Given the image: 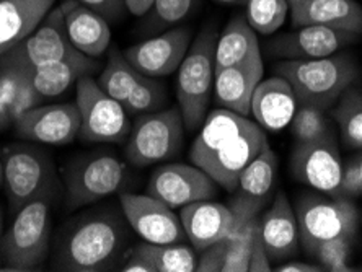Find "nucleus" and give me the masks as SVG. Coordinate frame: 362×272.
Returning <instances> with one entry per match:
<instances>
[{"label":"nucleus","instance_id":"obj_35","mask_svg":"<svg viewBox=\"0 0 362 272\" xmlns=\"http://www.w3.org/2000/svg\"><path fill=\"white\" fill-rule=\"evenodd\" d=\"M165 103V87L158 78L142 76L124 101V108L129 114H147L157 111Z\"/></svg>","mask_w":362,"mask_h":272},{"label":"nucleus","instance_id":"obj_24","mask_svg":"<svg viewBox=\"0 0 362 272\" xmlns=\"http://www.w3.org/2000/svg\"><path fill=\"white\" fill-rule=\"evenodd\" d=\"M100 69L97 59L83 56L76 51L57 61L42 64L26 73L42 100L59 97L85 76H92Z\"/></svg>","mask_w":362,"mask_h":272},{"label":"nucleus","instance_id":"obj_5","mask_svg":"<svg viewBox=\"0 0 362 272\" xmlns=\"http://www.w3.org/2000/svg\"><path fill=\"white\" fill-rule=\"evenodd\" d=\"M51 199H36L15 212L8 230L2 235L0 254L7 271H36L51 252Z\"/></svg>","mask_w":362,"mask_h":272},{"label":"nucleus","instance_id":"obj_9","mask_svg":"<svg viewBox=\"0 0 362 272\" xmlns=\"http://www.w3.org/2000/svg\"><path fill=\"white\" fill-rule=\"evenodd\" d=\"M126 181V163L113 153H85L72 160L64 175L69 209L95 204L101 199L121 193Z\"/></svg>","mask_w":362,"mask_h":272},{"label":"nucleus","instance_id":"obj_6","mask_svg":"<svg viewBox=\"0 0 362 272\" xmlns=\"http://www.w3.org/2000/svg\"><path fill=\"white\" fill-rule=\"evenodd\" d=\"M5 196L13 212L36 199H51L56 189V168L46 152L28 143L5 148L2 160Z\"/></svg>","mask_w":362,"mask_h":272},{"label":"nucleus","instance_id":"obj_7","mask_svg":"<svg viewBox=\"0 0 362 272\" xmlns=\"http://www.w3.org/2000/svg\"><path fill=\"white\" fill-rule=\"evenodd\" d=\"M185 129L180 108L142 114L129 132L124 148L126 160L132 167L142 168L177 157L183 146Z\"/></svg>","mask_w":362,"mask_h":272},{"label":"nucleus","instance_id":"obj_37","mask_svg":"<svg viewBox=\"0 0 362 272\" xmlns=\"http://www.w3.org/2000/svg\"><path fill=\"white\" fill-rule=\"evenodd\" d=\"M226 252L227 237L201 252V256H198V264H196V272H222Z\"/></svg>","mask_w":362,"mask_h":272},{"label":"nucleus","instance_id":"obj_10","mask_svg":"<svg viewBox=\"0 0 362 272\" xmlns=\"http://www.w3.org/2000/svg\"><path fill=\"white\" fill-rule=\"evenodd\" d=\"M76 105L81 113V136L87 142H121L131 132L124 105L100 88L92 76L77 82Z\"/></svg>","mask_w":362,"mask_h":272},{"label":"nucleus","instance_id":"obj_36","mask_svg":"<svg viewBox=\"0 0 362 272\" xmlns=\"http://www.w3.org/2000/svg\"><path fill=\"white\" fill-rule=\"evenodd\" d=\"M351 242H353V240L339 238V240H332V242L322 243L312 256L318 261V264H320L325 271H332V272L353 271V268H351L348 263L349 254H351Z\"/></svg>","mask_w":362,"mask_h":272},{"label":"nucleus","instance_id":"obj_15","mask_svg":"<svg viewBox=\"0 0 362 272\" xmlns=\"http://www.w3.org/2000/svg\"><path fill=\"white\" fill-rule=\"evenodd\" d=\"M193 33L188 26H173L127 47L124 56L142 76L160 78L178 71L189 49Z\"/></svg>","mask_w":362,"mask_h":272},{"label":"nucleus","instance_id":"obj_33","mask_svg":"<svg viewBox=\"0 0 362 272\" xmlns=\"http://www.w3.org/2000/svg\"><path fill=\"white\" fill-rule=\"evenodd\" d=\"M245 18L257 35H274L289 15V0H245Z\"/></svg>","mask_w":362,"mask_h":272},{"label":"nucleus","instance_id":"obj_4","mask_svg":"<svg viewBox=\"0 0 362 272\" xmlns=\"http://www.w3.org/2000/svg\"><path fill=\"white\" fill-rule=\"evenodd\" d=\"M217 38L219 35L214 26H204L191 41L189 49L178 67L177 100L188 131L201 127L209 110L214 93Z\"/></svg>","mask_w":362,"mask_h":272},{"label":"nucleus","instance_id":"obj_18","mask_svg":"<svg viewBox=\"0 0 362 272\" xmlns=\"http://www.w3.org/2000/svg\"><path fill=\"white\" fill-rule=\"evenodd\" d=\"M59 8L74 49L93 59H98L110 49L111 28L103 15L77 0H64Z\"/></svg>","mask_w":362,"mask_h":272},{"label":"nucleus","instance_id":"obj_1","mask_svg":"<svg viewBox=\"0 0 362 272\" xmlns=\"http://www.w3.org/2000/svg\"><path fill=\"white\" fill-rule=\"evenodd\" d=\"M264 131L247 116L217 108L207 113L189 158L226 191H237L245 167L268 147Z\"/></svg>","mask_w":362,"mask_h":272},{"label":"nucleus","instance_id":"obj_32","mask_svg":"<svg viewBox=\"0 0 362 272\" xmlns=\"http://www.w3.org/2000/svg\"><path fill=\"white\" fill-rule=\"evenodd\" d=\"M196 0H156L141 25L142 35H158L185 21L193 12Z\"/></svg>","mask_w":362,"mask_h":272},{"label":"nucleus","instance_id":"obj_40","mask_svg":"<svg viewBox=\"0 0 362 272\" xmlns=\"http://www.w3.org/2000/svg\"><path fill=\"white\" fill-rule=\"evenodd\" d=\"M273 271V261L269 259L268 253H266V248L262 242V237H259V228L257 232V238H255L252 256H250V264H248V272H271Z\"/></svg>","mask_w":362,"mask_h":272},{"label":"nucleus","instance_id":"obj_2","mask_svg":"<svg viewBox=\"0 0 362 272\" xmlns=\"http://www.w3.org/2000/svg\"><path fill=\"white\" fill-rule=\"evenodd\" d=\"M126 243L121 218L108 209L85 211L61 228L54 244L56 271L100 272L115 268Z\"/></svg>","mask_w":362,"mask_h":272},{"label":"nucleus","instance_id":"obj_39","mask_svg":"<svg viewBox=\"0 0 362 272\" xmlns=\"http://www.w3.org/2000/svg\"><path fill=\"white\" fill-rule=\"evenodd\" d=\"M77 2L87 5L88 8L103 15L108 21H118L127 12L124 0H77Z\"/></svg>","mask_w":362,"mask_h":272},{"label":"nucleus","instance_id":"obj_16","mask_svg":"<svg viewBox=\"0 0 362 272\" xmlns=\"http://www.w3.org/2000/svg\"><path fill=\"white\" fill-rule=\"evenodd\" d=\"M12 124L17 134L26 141L67 146L81 132V113L76 103L40 105L21 114Z\"/></svg>","mask_w":362,"mask_h":272},{"label":"nucleus","instance_id":"obj_19","mask_svg":"<svg viewBox=\"0 0 362 272\" xmlns=\"http://www.w3.org/2000/svg\"><path fill=\"white\" fill-rule=\"evenodd\" d=\"M180 220L185 228L186 240L194 248V252L199 253L226 238L233 227L230 207L212 199L198 201L181 207Z\"/></svg>","mask_w":362,"mask_h":272},{"label":"nucleus","instance_id":"obj_34","mask_svg":"<svg viewBox=\"0 0 362 272\" xmlns=\"http://www.w3.org/2000/svg\"><path fill=\"white\" fill-rule=\"evenodd\" d=\"M291 129L297 143L313 142L332 134L325 111L312 105H300L296 110V114L291 121Z\"/></svg>","mask_w":362,"mask_h":272},{"label":"nucleus","instance_id":"obj_14","mask_svg":"<svg viewBox=\"0 0 362 272\" xmlns=\"http://www.w3.org/2000/svg\"><path fill=\"white\" fill-rule=\"evenodd\" d=\"M147 194L172 209H181L193 202L212 199L217 194V183L194 163H167L152 173Z\"/></svg>","mask_w":362,"mask_h":272},{"label":"nucleus","instance_id":"obj_21","mask_svg":"<svg viewBox=\"0 0 362 272\" xmlns=\"http://www.w3.org/2000/svg\"><path fill=\"white\" fill-rule=\"evenodd\" d=\"M294 26L322 25L362 35V5L358 0H291Z\"/></svg>","mask_w":362,"mask_h":272},{"label":"nucleus","instance_id":"obj_42","mask_svg":"<svg viewBox=\"0 0 362 272\" xmlns=\"http://www.w3.org/2000/svg\"><path fill=\"white\" fill-rule=\"evenodd\" d=\"M153 4H156V0H124L126 10L134 17H146L151 12Z\"/></svg>","mask_w":362,"mask_h":272},{"label":"nucleus","instance_id":"obj_46","mask_svg":"<svg viewBox=\"0 0 362 272\" xmlns=\"http://www.w3.org/2000/svg\"><path fill=\"white\" fill-rule=\"evenodd\" d=\"M219 4H227V5H233V4H242L245 0H216Z\"/></svg>","mask_w":362,"mask_h":272},{"label":"nucleus","instance_id":"obj_44","mask_svg":"<svg viewBox=\"0 0 362 272\" xmlns=\"http://www.w3.org/2000/svg\"><path fill=\"white\" fill-rule=\"evenodd\" d=\"M12 124V119H10V116L7 114V111H5L2 101H0V132L4 129H7V127Z\"/></svg>","mask_w":362,"mask_h":272},{"label":"nucleus","instance_id":"obj_23","mask_svg":"<svg viewBox=\"0 0 362 272\" xmlns=\"http://www.w3.org/2000/svg\"><path fill=\"white\" fill-rule=\"evenodd\" d=\"M263 61L223 67L216 71L214 98L221 108L240 116L252 114V98L263 80Z\"/></svg>","mask_w":362,"mask_h":272},{"label":"nucleus","instance_id":"obj_26","mask_svg":"<svg viewBox=\"0 0 362 272\" xmlns=\"http://www.w3.org/2000/svg\"><path fill=\"white\" fill-rule=\"evenodd\" d=\"M257 61H263L257 31L245 17L232 18L216 42V71Z\"/></svg>","mask_w":362,"mask_h":272},{"label":"nucleus","instance_id":"obj_3","mask_svg":"<svg viewBox=\"0 0 362 272\" xmlns=\"http://www.w3.org/2000/svg\"><path fill=\"white\" fill-rule=\"evenodd\" d=\"M276 73L291 83L297 105H312L327 111L338 103L346 90L353 87L359 77V69L351 56L333 54L282 61L276 66Z\"/></svg>","mask_w":362,"mask_h":272},{"label":"nucleus","instance_id":"obj_41","mask_svg":"<svg viewBox=\"0 0 362 272\" xmlns=\"http://www.w3.org/2000/svg\"><path fill=\"white\" fill-rule=\"evenodd\" d=\"M119 271H122V272H156L152 268V264L148 263L146 258H142L141 254H137L136 252H131V254L127 256V259L124 261V264L121 266Z\"/></svg>","mask_w":362,"mask_h":272},{"label":"nucleus","instance_id":"obj_45","mask_svg":"<svg viewBox=\"0 0 362 272\" xmlns=\"http://www.w3.org/2000/svg\"><path fill=\"white\" fill-rule=\"evenodd\" d=\"M2 235H4V215H2V209H0V243H2ZM0 263H2V254H0Z\"/></svg>","mask_w":362,"mask_h":272},{"label":"nucleus","instance_id":"obj_17","mask_svg":"<svg viewBox=\"0 0 362 272\" xmlns=\"http://www.w3.org/2000/svg\"><path fill=\"white\" fill-rule=\"evenodd\" d=\"M359 36L349 31L328 28L322 25L296 26L294 31L281 35L269 42V52L284 61L320 59L337 54L339 49L353 45Z\"/></svg>","mask_w":362,"mask_h":272},{"label":"nucleus","instance_id":"obj_49","mask_svg":"<svg viewBox=\"0 0 362 272\" xmlns=\"http://www.w3.org/2000/svg\"><path fill=\"white\" fill-rule=\"evenodd\" d=\"M289 2H291V0H289Z\"/></svg>","mask_w":362,"mask_h":272},{"label":"nucleus","instance_id":"obj_38","mask_svg":"<svg viewBox=\"0 0 362 272\" xmlns=\"http://www.w3.org/2000/svg\"><path fill=\"white\" fill-rule=\"evenodd\" d=\"M341 196H362V155L344 167Z\"/></svg>","mask_w":362,"mask_h":272},{"label":"nucleus","instance_id":"obj_22","mask_svg":"<svg viewBox=\"0 0 362 272\" xmlns=\"http://www.w3.org/2000/svg\"><path fill=\"white\" fill-rule=\"evenodd\" d=\"M297 110V98L284 77L262 80L252 98V116L263 131L281 132L291 126Z\"/></svg>","mask_w":362,"mask_h":272},{"label":"nucleus","instance_id":"obj_11","mask_svg":"<svg viewBox=\"0 0 362 272\" xmlns=\"http://www.w3.org/2000/svg\"><path fill=\"white\" fill-rule=\"evenodd\" d=\"M72 52H76V49L67 38L62 12L57 5L47 12L41 23L26 38L0 57V64L28 72L31 69L57 61Z\"/></svg>","mask_w":362,"mask_h":272},{"label":"nucleus","instance_id":"obj_31","mask_svg":"<svg viewBox=\"0 0 362 272\" xmlns=\"http://www.w3.org/2000/svg\"><path fill=\"white\" fill-rule=\"evenodd\" d=\"M341 138L349 148H362V92L351 87L333 110Z\"/></svg>","mask_w":362,"mask_h":272},{"label":"nucleus","instance_id":"obj_43","mask_svg":"<svg viewBox=\"0 0 362 272\" xmlns=\"http://www.w3.org/2000/svg\"><path fill=\"white\" fill-rule=\"evenodd\" d=\"M273 271L279 272H320L325 271L320 264H308V263H300V261H291V263L281 264L279 268Z\"/></svg>","mask_w":362,"mask_h":272},{"label":"nucleus","instance_id":"obj_13","mask_svg":"<svg viewBox=\"0 0 362 272\" xmlns=\"http://www.w3.org/2000/svg\"><path fill=\"white\" fill-rule=\"evenodd\" d=\"M119 206L127 223L144 242L153 244L186 242L180 215L153 196L119 193Z\"/></svg>","mask_w":362,"mask_h":272},{"label":"nucleus","instance_id":"obj_20","mask_svg":"<svg viewBox=\"0 0 362 272\" xmlns=\"http://www.w3.org/2000/svg\"><path fill=\"white\" fill-rule=\"evenodd\" d=\"M258 228L271 261L291 258L299 249V222L294 207L284 193L276 194L273 206L259 218Z\"/></svg>","mask_w":362,"mask_h":272},{"label":"nucleus","instance_id":"obj_12","mask_svg":"<svg viewBox=\"0 0 362 272\" xmlns=\"http://www.w3.org/2000/svg\"><path fill=\"white\" fill-rule=\"evenodd\" d=\"M296 179L327 196H341L344 165L333 134L297 143L292 153Z\"/></svg>","mask_w":362,"mask_h":272},{"label":"nucleus","instance_id":"obj_8","mask_svg":"<svg viewBox=\"0 0 362 272\" xmlns=\"http://www.w3.org/2000/svg\"><path fill=\"white\" fill-rule=\"evenodd\" d=\"M300 243L308 254L332 240H353L358 230V211L346 196H305L297 204Z\"/></svg>","mask_w":362,"mask_h":272},{"label":"nucleus","instance_id":"obj_28","mask_svg":"<svg viewBox=\"0 0 362 272\" xmlns=\"http://www.w3.org/2000/svg\"><path fill=\"white\" fill-rule=\"evenodd\" d=\"M278 175V157L269 146L255 157L238 178L237 194L247 199L263 202L269 196Z\"/></svg>","mask_w":362,"mask_h":272},{"label":"nucleus","instance_id":"obj_47","mask_svg":"<svg viewBox=\"0 0 362 272\" xmlns=\"http://www.w3.org/2000/svg\"><path fill=\"white\" fill-rule=\"evenodd\" d=\"M4 184V178H2V160H0V186Z\"/></svg>","mask_w":362,"mask_h":272},{"label":"nucleus","instance_id":"obj_30","mask_svg":"<svg viewBox=\"0 0 362 272\" xmlns=\"http://www.w3.org/2000/svg\"><path fill=\"white\" fill-rule=\"evenodd\" d=\"M132 252L146 258L156 272H196L198 256L185 243L153 244L142 243Z\"/></svg>","mask_w":362,"mask_h":272},{"label":"nucleus","instance_id":"obj_48","mask_svg":"<svg viewBox=\"0 0 362 272\" xmlns=\"http://www.w3.org/2000/svg\"><path fill=\"white\" fill-rule=\"evenodd\" d=\"M0 2H2V0H0Z\"/></svg>","mask_w":362,"mask_h":272},{"label":"nucleus","instance_id":"obj_29","mask_svg":"<svg viewBox=\"0 0 362 272\" xmlns=\"http://www.w3.org/2000/svg\"><path fill=\"white\" fill-rule=\"evenodd\" d=\"M141 77L142 73L132 67V64L126 59L124 52L116 49V47H111L97 82L105 93H108L111 98L118 100L119 103L124 105V101L129 98Z\"/></svg>","mask_w":362,"mask_h":272},{"label":"nucleus","instance_id":"obj_25","mask_svg":"<svg viewBox=\"0 0 362 272\" xmlns=\"http://www.w3.org/2000/svg\"><path fill=\"white\" fill-rule=\"evenodd\" d=\"M56 0H2L0 2V57L26 38Z\"/></svg>","mask_w":362,"mask_h":272},{"label":"nucleus","instance_id":"obj_27","mask_svg":"<svg viewBox=\"0 0 362 272\" xmlns=\"http://www.w3.org/2000/svg\"><path fill=\"white\" fill-rule=\"evenodd\" d=\"M0 101L12 122L35 106L45 103L28 73L21 69L0 64Z\"/></svg>","mask_w":362,"mask_h":272}]
</instances>
